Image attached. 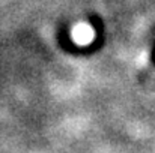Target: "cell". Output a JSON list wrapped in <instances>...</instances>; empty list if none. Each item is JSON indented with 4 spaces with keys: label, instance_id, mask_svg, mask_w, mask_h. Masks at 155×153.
<instances>
[{
    "label": "cell",
    "instance_id": "cell-1",
    "mask_svg": "<svg viewBox=\"0 0 155 153\" xmlns=\"http://www.w3.org/2000/svg\"><path fill=\"white\" fill-rule=\"evenodd\" d=\"M72 38L80 45H89L95 39V30L92 29V26L81 23L72 29Z\"/></svg>",
    "mask_w": 155,
    "mask_h": 153
}]
</instances>
